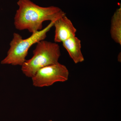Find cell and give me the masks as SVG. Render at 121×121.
<instances>
[{"mask_svg":"<svg viewBox=\"0 0 121 121\" xmlns=\"http://www.w3.org/2000/svg\"><path fill=\"white\" fill-rule=\"evenodd\" d=\"M54 26L55 43H62L70 37L75 36L77 30L66 15L55 21Z\"/></svg>","mask_w":121,"mask_h":121,"instance_id":"5b68a950","label":"cell"},{"mask_svg":"<svg viewBox=\"0 0 121 121\" xmlns=\"http://www.w3.org/2000/svg\"><path fill=\"white\" fill-rule=\"evenodd\" d=\"M69 75L66 67L58 62L40 68L31 78L33 86L41 87L50 86L56 82H66Z\"/></svg>","mask_w":121,"mask_h":121,"instance_id":"277c9868","label":"cell"},{"mask_svg":"<svg viewBox=\"0 0 121 121\" xmlns=\"http://www.w3.org/2000/svg\"><path fill=\"white\" fill-rule=\"evenodd\" d=\"M110 33L111 38L121 45V7L117 9L111 18Z\"/></svg>","mask_w":121,"mask_h":121,"instance_id":"52a82bcc","label":"cell"},{"mask_svg":"<svg viewBox=\"0 0 121 121\" xmlns=\"http://www.w3.org/2000/svg\"><path fill=\"white\" fill-rule=\"evenodd\" d=\"M62 43L75 63L84 61V57L81 51V40L78 37L75 36L70 37Z\"/></svg>","mask_w":121,"mask_h":121,"instance_id":"8992f818","label":"cell"},{"mask_svg":"<svg viewBox=\"0 0 121 121\" xmlns=\"http://www.w3.org/2000/svg\"><path fill=\"white\" fill-rule=\"evenodd\" d=\"M33 56L21 66V70L27 77L32 78L40 68L59 62L61 55L57 43L44 40L37 43Z\"/></svg>","mask_w":121,"mask_h":121,"instance_id":"3957f363","label":"cell"},{"mask_svg":"<svg viewBox=\"0 0 121 121\" xmlns=\"http://www.w3.org/2000/svg\"><path fill=\"white\" fill-rule=\"evenodd\" d=\"M49 121H52V120H50Z\"/></svg>","mask_w":121,"mask_h":121,"instance_id":"ba28073f","label":"cell"},{"mask_svg":"<svg viewBox=\"0 0 121 121\" xmlns=\"http://www.w3.org/2000/svg\"><path fill=\"white\" fill-rule=\"evenodd\" d=\"M18 9L14 18V24L19 30H26L32 33L43 29V23L54 21L66 13L59 7H42L31 0H19Z\"/></svg>","mask_w":121,"mask_h":121,"instance_id":"6da1fadb","label":"cell"},{"mask_svg":"<svg viewBox=\"0 0 121 121\" xmlns=\"http://www.w3.org/2000/svg\"><path fill=\"white\" fill-rule=\"evenodd\" d=\"M54 21H51L43 29L32 33L30 37L26 39H23L20 34L14 33L7 56L1 63L3 65L22 66L26 60L29 48L33 44L45 39L47 33L54 26Z\"/></svg>","mask_w":121,"mask_h":121,"instance_id":"7a4b0ae2","label":"cell"}]
</instances>
